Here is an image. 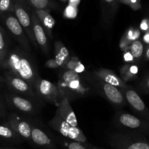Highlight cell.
<instances>
[{"mask_svg":"<svg viewBox=\"0 0 149 149\" xmlns=\"http://www.w3.org/2000/svg\"><path fill=\"white\" fill-rule=\"evenodd\" d=\"M4 96L6 103L10 109L15 111V113L29 117L39 114L44 103L43 102L19 95L11 92L5 93Z\"/></svg>","mask_w":149,"mask_h":149,"instance_id":"cell-4","label":"cell"},{"mask_svg":"<svg viewBox=\"0 0 149 149\" xmlns=\"http://www.w3.org/2000/svg\"><path fill=\"white\" fill-rule=\"evenodd\" d=\"M118 1L119 4L129 6L134 10H138L141 8V0H118Z\"/></svg>","mask_w":149,"mask_h":149,"instance_id":"cell-28","label":"cell"},{"mask_svg":"<svg viewBox=\"0 0 149 149\" xmlns=\"http://www.w3.org/2000/svg\"><path fill=\"white\" fill-rule=\"evenodd\" d=\"M6 122L23 138V141L32 145L31 117L13 112L7 115Z\"/></svg>","mask_w":149,"mask_h":149,"instance_id":"cell-13","label":"cell"},{"mask_svg":"<svg viewBox=\"0 0 149 149\" xmlns=\"http://www.w3.org/2000/svg\"><path fill=\"white\" fill-rule=\"evenodd\" d=\"M91 149H103V148H98V147H96V146H91Z\"/></svg>","mask_w":149,"mask_h":149,"instance_id":"cell-37","label":"cell"},{"mask_svg":"<svg viewBox=\"0 0 149 149\" xmlns=\"http://www.w3.org/2000/svg\"><path fill=\"white\" fill-rule=\"evenodd\" d=\"M129 49L133 60H135V61H140L143 56H144V52H145L144 44L140 39H137L132 42L130 45Z\"/></svg>","mask_w":149,"mask_h":149,"instance_id":"cell-26","label":"cell"},{"mask_svg":"<svg viewBox=\"0 0 149 149\" xmlns=\"http://www.w3.org/2000/svg\"><path fill=\"white\" fill-rule=\"evenodd\" d=\"M70 1V4L73 6H77L79 3L80 2V0H69Z\"/></svg>","mask_w":149,"mask_h":149,"instance_id":"cell-36","label":"cell"},{"mask_svg":"<svg viewBox=\"0 0 149 149\" xmlns=\"http://www.w3.org/2000/svg\"><path fill=\"white\" fill-rule=\"evenodd\" d=\"M119 5L118 0H100L101 23L103 28H111L117 13Z\"/></svg>","mask_w":149,"mask_h":149,"instance_id":"cell-16","label":"cell"},{"mask_svg":"<svg viewBox=\"0 0 149 149\" xmlns=\"http://www.w3.org/2000/svg\"><path fill=\"white\" fill-rule=\"evenodd\" d=\"M7 115L8 113H7L6 105L2 101L1 98H0V117H5L7 116Z\"/></svg>","mask_w":149,"mask_h":149,"instance_id":"cell-32","label":"cell"},{"mask_svg":"<svg viewBox=\"0 0 149 149\" xmlns=\"http://www.w3.org/2000/svg\"><path fill=\"white\" fill-rule=\"evenodd\" d=\"M0 138L12 143H20L24 141L7 122L0 125Z\"/></svg>","mask_w":149,"mask_h":149,"instance_id":"cell-21","label":"cell"},{"mask_svg":"<svg viewBox=\"0 0 149 149\" xmlns=\"http://www.w3.org/2000/svg\"><path fill=\"white\" fill-rule=\"evenodd\" d=\"M139 90L144 93L149 94V73L143 76L139 84Z\"/></svg>","mask_w":149,"mask_h":149,"instance_id":"cell-29","label":"cell"},{"mask_svg":"<svg viewBox=\"0 0 149 149\" xmlns=\"http://www.w3.org/2000/svg\"><path fill=\"white\" fill-rule=\"evenodd\" d=\"M62 1H67V0H62Z\"/></svg>","mask_w":149,"mask_h":149,"instance_id":"cell-39","label":"cell"},{"mask_svg":"<svg viewBox=\"0 0 149 149\" xmlns=\"http://www.w3.org/2000/svg\"><path fill=\"white\" fill-rule=\"evenodd\" d=\"M80 61H79V58L77 57L74 56L71 57L69 59V61L67 63L66 65H65V69L67 70H71V71H75V69L77 68V67L78 66L79 64L80 63Z\"/></svg>","mask_w":149,"mask_h":149,"instance_id":"cell-30","label":"cell"},{"mask_svg":"<svg viewBox=\"0 0 149 149\" xmlns=\"http://www.w3.org/2000/svg\"><path fill=\"white\" fill-rule=\"evenodd\" d=\"M138 67L131 63H127L120 69V74L122 79L127 83L137 78Z\"/></svg>","mask_w":149,"mask_h":149,"instance_id":"cell-24","label":"cell"},{"mask_svg":"<svg viewBox=\"0 0 149 149\" xmlns=\"http://www.w3.org/2000/svg\"><path fill=\"white\" fill-rule=\"evenodd\" d=\"M143 39H144V41H145L148 45H149V31L146 32V34L145 36H144Z\"/></svg>","mask_w":149,"mask_h":149,"instance_id":"cell-35","label":"cell"},{"mask_svg":"<svg viewBox=\"0 0 149 149\" xmlns=\"http://www.w3.org/2000/svg\"><path fill=\"white\" fill-rule=\"evenodd\" d=\"M55 114L60 116L61 119H63L65 122H66L72 127H79L77 116L70 104L69 98L66 96L63 97L61 101L57 106Z\"/></svg>","mask_w":149,"mask_h":149,"instance_id":"cell-18","label":"cell"},{"mask_svg":"<svg viewBox=\"0 0 149 149\" xmlns=\"http://www.w3.org/2000/svg\"><path fill=\"white\" fill-rule=\"evenodd\" d=\"M15 0H0V16L7 13H14Z\"/></svg>","mask_w":149,"mask_h":149,"instance_id":"cell-27","label":"cell"},{"mask_svg":"<svg viewBox=\"0 0 149 149\" xmlns=\"http://www.w3.org/2000/svg\"><path fill=\"white\" fill-rule=\"evenodd\" d=\"M49 127L63 138H68L71 141H77L81 143H88L87 138L83 131L79 127H74L61 119L57 114L48 122Z\"/></svg>","mask_w":149,"mask_h":149,"instance_id":"cell-6","label":"cell"},{"mask_svg":"<svg viewBox=\"0 0 149 149\" xmlns=\"http://www.w3.org/2000/svg\"><path fill=\"white\" fill-rule=\"evenodd\" d=\"M122 92L125 97L127 104L130 107L136 116L149 121L148 108L136 90L131 86L127 85V87L123 89Z\"/></svg>","mask_w":149,"mask_h":149,"instance_id":"cell-14","label":"cell"},{"mask_svg":"<svg viewBox=\"0 0 149 149\" xmlns=\"http://www.w3.org/2000/svg\"><path fill=\"white\" fill-rule=\"evenodd\" d=\"M144 58L146 61H149V45L146 46L145 49V52H144Z\"/></svg>","mask_w":149,"mask_h":149,"instance_id":"cell-34","label":"cell"},{"mask_svg":"<svg viewBox=\"0 0 149 149\" xmlns=\"http://www.w3.org/2000/svg\"><path fill=\"white\" fill-rule=\"evenodd\" d=\"M108 142L114 149H149L144 135L131 132L117 131L109 134Z\"/></svg>","mask_w":149,"mask_h":149,"instance_id":"cell-5","label":"cell"},{"mask_svg":"<svg viewBox=\"0 0 149 149\" xmlns=\"http://www.w3.org/2000/svg\"><path fill=\"white\" fill-rule=\"evenodd\" d=\"M4 82L7 84V87L11 93L29 97L33 100H38V101L43 102L39 98L33 87L23 79L7 71L4 74Z\"/></svg>","mask_w":149,"mask_h":149,"instance_id":"cell-10","label":"cell"},{"mask_svg":"<svg viewBox=\"0 0 149 149\" xmlns=\"http://www.w3.org/2000/svg\"><path fill=\"white\" fill-rule=\"evenodd\" d=\"M1 17H2L6 28L20 45V47L26 52L31 54V44L23 26H21L14 13H7Z\"/></svg>","mask_w":149,"mask_h":149,"instance_id":"cell-8","label":"cell"},{"mask_svg":"<svg viewBox=\"0 0 149 149\" xmlns=\"http://www.w3.org/2000/svg\"><path fill=\"white\" fill-rule=\"evenodd\" d=\"M39 20L42 23L44 29L46 31L48 36L50 39H52V29L55 25V20L50 15L49 10H33Z\"/></svg>","mask_w":149,"mask_h":149,"instance_id":"cell-20","label":"cell"},{"mask_svg":"<svg viewBox=\"0 0 149 149\" xmlns=\"http://www.w3.org/2000/svg\"><path fill=\"white\" fill-rule=\"evenodd\" d=\"M55 139L58 143L61 144L65 149H91V145L89 143H81L77 141H71L61 135L55 136Z\"/></svg>","mask_w":149,"mask_h":149,"instance_id":"cell-23","label":"cell"},{"mask_svg":"<svg viewBox=\"0 0 149 149\" xmlns=\"http://www.w3.org/2000/svg\"><path fill=\"white\" fill-rule=\"evenodd\" d=\"M93 76L105 82L110 84L111 85L115 86L122 90L127 87V83H125L121 77L116 74H115L113 71L108 68H96L92 73Z\"/></svg>","mask_w":149,"mask_h":149,"instance_id":"cell-17","label":"cell"},{"mask_svg":"<svg viewBox=\"0 0 149 149\" xmlns=\"http://www.w3.org/2000/svg\"><path fill=\"white\" fill-rule=\"evenodd\" d=\"M0 149H14V148H1V147H0Z\"/></svg>","mask_w":149,"mask_h":149,"instance_id":"cell-38","label":"cell"},{"mask_svg":"<svg viewBox=\"0 0 149 149\" xmlns=\"http://www.w3.org/2000/svg\"><path fill=\"white\" fill-rule=\"evenodd\" d=\"M45 67L49 69H58L59 68L58 63H57L55 58H50L45 63Z\"/></svg>","mask_w":149,"mask_h":149,"instance_id":"cell-31","label":"cell"},{"mask_svg":"<svg viewBox=\"0 0 149 149\" xmlns=\"http://www.w3.org/2000/svg\"><path fill=\"white\" fill-rule=\"evenodd\" d=\"M115 128L121 132H131L138 135H149V121L136 115L119 110L113 117Z\"/></svg>","mask_w":149,"mask_h":149,"instance_id":"cell-2","label":"cell"},{"mask_svg":"<svg viewBox=\"0 0 149 149\" xmlns=\"http://www.w3.org/2000/svg\"><path fill=\"white\" fill-rule=\"evenodd\" d=\"M60 90L63 95L68 97L70 100L86 97L95 93L86 77H82L81 76Z\"/></svg>","mask_w":149,"mask_h":149,"instance_id":"cell-12","label":"cell"},{"mask_svg":"<svg viewBox=\"0 0 149 149\" xmlns=\"http://www.w3.org/2000/svg\"><path fill=\"white\" fill-rule=\"evenodd\" d=\"M34 90L42 101L54 106H58L63 97L58 85L42 77L38 79Z\"/></svg>","mask_w":149,"mask_h":149,"instance_id":"cell-9","label":"cell"},{"mask_svg":"<svg viewBox=\"0 0 149 149\" xmlns=\"http://www.w3.org/2000/svg\"><path fill=\"white\" fill-rule=\"evenodd\" d=\"M32 10H57L58 5L54 0H23Z\"/></svg>","mask_w":149,"mask_h":149,"instance_id":"cell-22","label":"cell"},{"mask_svg":"<svg viewBox=\"0 0 149 149\" xmlns=\"http://www.w3.org/2000/svg\"><path fill=\"white\" fill-rule=\"evenodd\" d=\"M31 120V140L32 146L41 149H58L55 136L33 118Z\"/></svg>","mask_w":149,"mask_h":149,"instance_id":"cell-7","label":"cell"},{"mask_svg":"<svg viewBox=\"0 0 149 149\" xmlns=\"http://www.w3.org/2000/svg\"><path fill=\"white\" fill-rule=\"evenodd\" d=\"M9 47L7 35L4 29L0 26V67L2 68L9 53Z\"/></svg>","mask_w":149,"mask_h":149,"instance_id":"cell-25","label":"cell"},{"mask_svg":"<svg viewBox=\"0 0 149 149\" xmlns=\"http://www.w3.org/2000/svg\"><path fill=\"white\" fill-rule=\"evenodd\" d=\"M31 17L33 33H34V37L37 46L45 55L49 56V51H50V45H49V39H50L48 36L46 31L44 29L39 17H37L33 10L31 12Z\"/></svg>","mask_w":149,"mask_h":149,"instance_id":"cell-15","label":"cell"},{"mask_svg":"<svg viewBox=\"0 0 149 149\" xmlns=\"http://www.w3.org/2000/svg\"><path fill=\"white\" fill-rule=\"evenodd\" d=\"M31 12L32 9H31L23 0H15L14 10L15 15L23 26L31 45L36 49L38 46L33 33Z\"/></svg>","mask_w":149,"mask_h":149,"instance_id":"cell-11","label":"cell"},{"mask_svg":"<svg viewBox=\"0 0 149 149\" xmlns=\"http://www.w3.org/2000/svg\"><path fill=\"white\" fill-rule=\"evenodd\" d=\"M54 54L60 69H65V65L71 57H70L69 51L61 41L57 40L55 42Z\"/></svg>","mask_w":149,"mask_h":149,"instance_id":"cell-19","label":"cell"},{"mask_svg":"<svg viewBox=\"0 0 149 149\" xmlns=\"http://www.w3.org/2000/svg\"><path fill=\"white\" fill-rule=\"evenodd\" d=\"M84 77L90 83L95 92L106 99L113 107L122 109L126 106V100L120 89L96 78L93 74H87Z\"/></svg>","mask_w":149,"mask_h":149,"instance_id":"cell-3","label":"cell"},{"mask_svg":"<svg viewBox=\"0 0 149 149\" xmlns=\"http://www.w3.org/2000/svg\"><path fill=\"white\" fill-rule=\"evenodd\" d=\"M76 7L73 6L71 4H69L68 7L65 9V15L68 16V17H72V16L76 15Z\"/></svg>","mask_w":149,"mask_h":149,"instance_id":"cell-33","label":"cell"},{"mask_svg":"<svg viewBox=\"0 0 149 149\" xmlns=\"http://www.w3.org/2000/svg\"><path fill=\"white\" fill-rule=\"evenodd\" d=\"M2 68L26 80L33 89L41 77L31 54L24 51L20 47L16 46L10 49Z\"/></svg>","mask_w":149,"mask_h":149,"instance_id":"cell-1","label":"cell"}]
</instances>
